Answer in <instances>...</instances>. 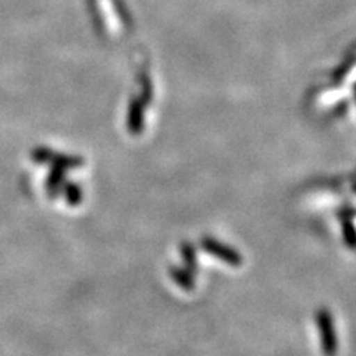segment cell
<instances>
[{
	"label": "cell",
	"mask_w": 356,
	"mask_h": 356,
	"mask_svg": "<svg viewBox=\"0 0 356 356\" xmlns=\"http://www.w3.org/2000/svg\"><path fill=\"white\" fill-rule=\"evenodd\" d=\"M318 324L322 334V341H324V349L328 355H334L337 349V340H336V334H334V327L331 324V319L328 316L327 312H322L318 316Z\"/></svg>",
	"instance_id": "1"
},
{
	"label": "cell",
	"mask_w": 356,
	"mask_h": 356,
	"mask_svg": "<svg viewBox=\"0 0 356 356\" xmlns=\"http://www.w3.org/2000/svg\"><path fill=\"white\" fill-rule=\"evenodd\" d=\"M209 250L213 251L216 255H221L222 259H226V261H229V263H232V264H239L241 263V257L239 255L236 254V252H233L232 250H229V248H222L221 245H218L217 242H211L209 243Z\"/></svg>",
	"instance_id": "2"
}]
</instances>
